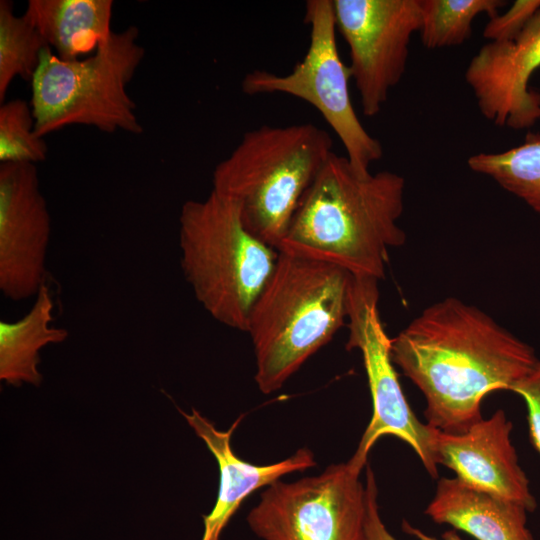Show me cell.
<instances>
[{
	"mask_svg": "<svg viewBox=\"0 0 540 540\" xmlns=\"http://www.w3.org/2000/svg\"><path fill=\"white\" fill-rule=\"evenodd\" d=\"M390 353L424 395L427 424L449 433L481 420L484 397L512 391L539 359L529 344L456 297L422 310L391 339Z\"/></svg>",
	"mask_w": 540,
	"mask_h": 540,
	"instance_id": "cell-1",
	"label": "cell"
},
{
	"mask_svg": "<svg viewBox=\"0 0 540 540\" xmlns=\"http://www.w3.org/2000/svg\"><path fill=\"white\" fill-rule=\"evenodd\" d=\"M404 178L360 173L332 152L302 197L278 251L325 261L356 279L385 277L391 249L406 241L398 225Z\"/></svg>",
	"mask_w": 540,
	"mask_h": 540,
	"instance_id": "cell-2",
	"label": "cell"
},
{
	"mask_svg": "<svg viewBox=\"0 0 540 540\" xmlns=\"http://www.w3.org/2000/svg\"><path fill=\"white\" fill-rule=\"evenodd\" d=\"M355 278L334 264L278 251L249 316L255 381L270 394L345 325Z\"/></svg>",
	"mask_w": 540,
	"mask_h": 540,
	"instance_id": "cell-3",
	"label": "cell"
},
{
	"mask_svg": "<svg viewBox=\"0 0 540 540\" xmlns=\"http://www.w3.org/2000/svg\"><path fill=\"white\" fill-rule=\"evenodd\" d=\"M312 123L263 125L247 131L212 173V190L232 200L247 229L278 248L298 205L332 150Z\"/></svg>",
	"mask_w": 540,
	"mask_h": 540,
	"instance_id": "cell-4",
	"label": "cell"
},
{
	"mask_svg": "<svg viewBox=\"0 0 540 540\" xmlns=\"http://www.w3.org/2000/svg\"><path fill=\"white\" fill-rule=\"evenodd\" d=\"M179 247L197 301L219 323L246 332L278 251L247 229L232 200L213 190L182 205Z\"/></svg>",
	"mask_w": 540,
	"mask_h": 540,
	"instance_id": "cell-5",
	"label": "cell"
},
{
	"mask_svg": "<svg viewBox=\"0 0 540 540\" xmlns=\"http://www.w3.org/2000/svg\"><path fill=\"white\" fill-rule=\"evenodd\" d=\"M138 36L135 26L112 31L93 55L73 61L60 59L46 47L31 81L36 134L44 138L71 125L141 134L127 91L145 55Z\"/></svg>",
	"mask_w": 540,
	"mask_h": 540,
	"instance_id": "cell-6",
	"label": "cell"
},
{
	"mask_svg": "<svg viewBox=\"0 0 540 540\" xmlns=\"http://www.w3.org/2000/svg\"><path fill=\"white\" fill-rule=\"evenodd\" d=\"M304 20L310 27V41L302 60L284 75L251 71L242 80V91L248 95L287 94L311 104L342 142L352 166L368 173L371 163L382 158L383 148L354 110L349 91L351 71L337 48L333 1H307Z\"/></svg>",
	"mask_w": 540,
	"mask_h": 540,
	"instance_id": "cell-7",
	"label": "cell"
},
{
	"mask_svg": "<svg viewBox=\"0 0 540 540\" xmlns=\"http://www.w3.org/2000/svg\"><path fill=\"white\" fill-rule=\"evenodd\" d=\"M349 461L316 476L280 479L262 492L247 522L263 540H369L370 491Z\"/></svg>",
	"mask_w": 540,
	"mask_h": 540,
	"instance_id": "cell-8",
	"label": "cell"
},
{
	"mask_svg": "<svg viewBox=\"0 0 540 540\" xmlns=\"http://www.w3.org/2000/svg\"><path fill=\"white\" fill-rule=\"evenodd\" d=\"M378 281L356 279L348 317V350L359 349L372 399V417L349 462L358 470L367 465L368 453L378 439L393 435L407 443L427 472L438 477L433 448L434 429L411 410L391 359V339L378 311Z\"/></svg>",
	"mask_w": 540,
	"mask_h": 540,
	"instance_id": "cell-9",
	"label": "cell"
},
{
	"mask_svg": "<svg viewBox=\"0 0 540 540\" xmlns=\"http://www.w3.org/2000/svg\"><path fill=\"white\" fill-rule=\"evenodd\" d=\"M332 1L362 112L374 117L406 70L410 41L421 24L420 0Z\"/></svg>",
	"mask_w": 540,
	"mask_h": 540,
	"instance_id": "cell-10",
	"label": "cell"
},
{
	"mask_svg": "<svg viewBox=\"0 0 540 540\" xmlns=\"http://www.w3.org/2000/svg\"><path fill=\"white\" fill-rule=\"evenodd\" d=\"M51 218L36 165L0 164V290L12 301L36 297L46 284Z\"/></svg>",
	"mask_w": 540,
	"mask_h": 540,
	"instance_id": "cell-11",
	"label": "cell"
},
{
	"mask_svg": "<svg viewBox=\"0 0 540 540\" xmlns=\"http://www.w3.org/2000/svg\"><path fill=\"white\" fill-rule=\"evenodd\" d=\"M539 67L540 9L512 40L483 45L464 77L487 120L500 127L526 129L540 120V93L529 87Z\"/></svg>",
	"mask_w": 540,
	"mask_h": 540,
	"instance_id": "cell-12",
	"label": "cell"
},
{
	"mask_svg": "<svg viewBox=\"0 0 540 540\" xmlns=\"http://www.w3.org/2000/svg\"><path fill=\"white\" fill-rule=\"evenodd\" d=\"M513 424L499 409L462 433L434 429L437 463L456 473L468 486L524 505L537 507L529 479L511 441Z\"/></svg>",
	"mask_w": 540,
	"mask_h": 540,
	"instance_id": "cell-13",
	"label": "cell"
},
{
	"mask_svg": "<svg viewBox=\"0 0 540 540\" xmlns=\"http://www.w3.org/2000/svg\"><path fill=\"white\" fill-rule=\"evenodd\" d=\"M195 434L206 444L219 468V488L210 513L203 515V534L200 540H220L221 535L243 501L257 489L269 486L282 476L304 471L316 465L313 452L298 449L288 458L267 465H255L239 458L231 446V438L244 415L229 429L222 431L195 408L187 413L179 409Z\"/></svg>",
	"mask_w": 540,
	"mask_h": 540,
	"instance_id": "cell-14",
	"label": "cell"
},
{
	"mask_svg": "<svg viewBox=\"0 0 540 540\" xmlns=\"http://www.w3.org/2000/svg\"><path fill=\"white\" fill-rule=\"evenodd\" d=\"M527 508L472 488L458 478L442 477L424 513L477 540H534L527 526Z\"/></svg>",
	"mask_w": 540,
	"mask_h": 540,
	"instance_id": "cell-15",
	"label": "cell"
},
{
	"mask_svg": "<svg viewBox=\"0 0 540 540\" xmlns=\"http://www.w3.org/2000/svg\"><path fill=\"white\" fill-rule=\"evenodd\" d=\"M112 0H29L25 15L64 61L95 52L112 33Z\"/></svg>",
	"mask_w": 540,
	"mask_h": 540,
	"instance_id": "cell-16",
	"label": "cell"
},
{
	"mask_svg": "<svg viewBox=\"0 0 540 540\" xmlns=\"http://www.w3.org/2000/svg\"><path fill=\"white\" fill-rule=\"evenodd\" d=\"M54 303L47 284L35 297L27 314L15 322L0 321V379L11 386H39L40 350L62 343L68 337L64 328L51 327Z\"/></svg>",
	"mask_w": 540,
	"mask_h": 540,
	"instance_id": "cell-17",
	"label": "cell"
},
{
	"mask_svg": "<svg viewBox=\"0 0 540 540\" xmlns=\"http://www.w3.org/2000/svg\"><path fill=\"white\" fill-rule=\"evenodd\" d=\"M467 165L540 214V133L528 132L520 145L503 152L474 154Z\"/></svg>",
	"mask_w": 540,
	"mask_h": 540,
	"instance_id": "cell-18",
	"label": "cell"
},
{
	"mask_svg": "<svg viewBox=\"0 0 540 540\" xmlns=\"http://www.w3.org/2000/svg\"><path fill=\"white\" fill-rule=\"evenodd\" d=\"M505 5L502 0H420L422 45L428 49L461 45L471 37L478 15L493 18Z\"/></svg>",
	"mask_w": 540,
	"mask_h": 540,
	"instance_id": "cell-19",
	"label": "cell"
},
{
	"mask_svg": "<svg viewBox=\"0 0 540 540\" xmlns=\"http://www.w3.org/2000/svg\"><path fill=\"white\" fill-rule=\"evenodd\" d=\"M49 47L31 20L17 16L13 3L0 1V102L16 77L32 81L42 51Z\"/></svg>",
	"mask_w": 540,
	"mask_h": 540,
	"instance_id": "cell-20",
	"label": "cell"
},
{
	"mask_svg": "<svg viewBox=\"0 0 540 540\" xmlns=\"http://www.w3.org/2000/svg\"><path fill=\"white\" fill-rule=\"evenodd\" d=\"M48 146L35 132L32 107L23 99L5 101L0 106V162L44 161Z\"/></svg>",
	"mask_w": 540,
	"mask_h": 540,
	"instance_id": "cell-21",
	"label": "cell"
},
{
	"mask_svg": "<svg viewBox=\"0 0 540 540\" xmlns=\"http://www.w3.org/2000/svg\"><path fill=\"white\" fill-rule=\"evenodd\" d=\"M540 9V0H516L503 14L490 18L483 37L490 42H503L515 38Z\"/></svg>",
	"mask_w": 540,
	"mask_h": 540,
	"instance_id": "cell-22",
	"label": "cell"
},
{
	"mask_svg": "<svg viewBox=\"0 0 540 540\" xmlns=\"http://www.w3.org/2000/svg\"><path fill=\"white\" fill-rule=\"evenodd\" d=\"M366 483L370 491V502H369V515L367 523V531L369 540H397L385 527L384 523L381 520V517L378 512L377 504V486L374 473L370 466L366 470ZM402 529L409 535L417 538L418 540H439L434 537H431L416 527H413L406 520L402 523ZM442 540H463L458 534L454 531H447L443 534Z\"/></svg>",
	"mask_w": 540,
	"mask_h": 540,
	"instance_id": "cell-23",
	"label": "cell"
},
{
	"mask_svg": "<svg viewBox=\"0 0 540 540\" xmlns=\"http://www.w3.org/2000/svg\"><path fill=\"white\" fill-rule=\"evenodd\" d=\"M512 392L521 396L526 404L530 439L540 453V358Z\"/></svg>",
	"mask_w": 540,
	"mask_h": 540,
	"instance_id": "cell-24",
	"label": "cell"
}]
</instances>
